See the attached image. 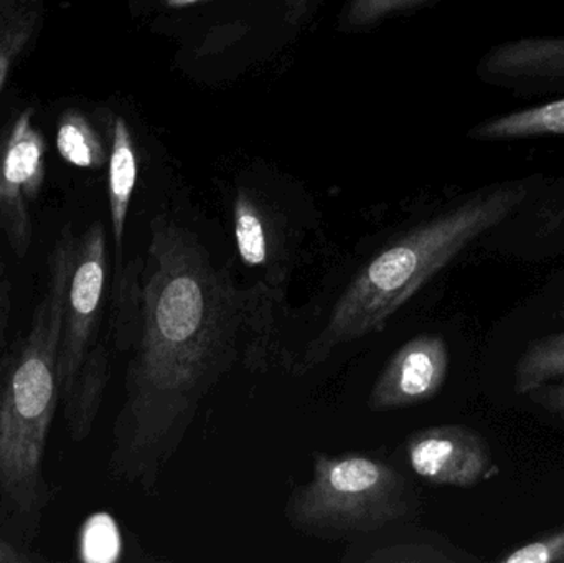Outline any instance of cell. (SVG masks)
Returning <instances> with one entry per match:
<instances>
[{"label":"cell","instance_id":"1","mask_svg":"<svg viewBox=\"0 0 564 563\" xmlns=\"http://www.w3.org/2000/svg\"><path fill=\"white\" fill-rule=\"evenodd\" d=\"M270 291L238 286L200 238L159 215L142 258L116 273L112 344L129 354L108 472L149 492L241 354L264 357Z\"/></svg>","mask_w":564,"mask_h":563},{"label":"cell","instance_id":"2","mask_svg":"<svg viewBox=\"0 0 564 563\" xmlns=\"http://www.w3.org/2000/svg\"><path fill=\"white\" fill-rule=\"evenodd\" d=\"M543 178L536 174L480 188L373 255L345 288L321 333L305 347L295 372H308L338 347L383 331L397 311L454 258L509 221Z\"/></svg>","mask_w":564,"mask_h":563},{"label":"cell","instance_id":"3","mask_svg":"<svg viewBox=\"0 0 564 563\" xmlns=\"http://www.w3.org/2000/svg\"><path fill=\"white\" fill-rule=\"evenodd\" d=\"M76 235L65 228L48 257V280L29 331L0 360V499L12 518L35 524L52 501L43 473L59 403L58 354Z\"/></svg>","mask_w":564,"mask_h":563},{"label":"cell","instance_id":"4","mask_svg":"<svg viewBox=\"0 0 564 563\" xmlns=\"http://www.w3.org/2000/svg\"><path fill=\"white\" fill-rule=\"evenodd\" d=\"M417 512V496L403 473L365 455H317L307 485L292 492L285 518L321 539L371 534Z\"/></svg>","mask_w":564,"mask_h":563},{"label":"cell","instance_id":"5","mask_svg":"<svg viewBox=\"0 0 564 563\" xmlns=\"http://www.w3.org/2000/svg\"><path fill=\"white\" fill-rule=\"evenodd\" d=\"M106 281L108 240L101 221H96L76 237L59 337V402L68 396L79 370L89 359L109 349L99 337L105 317Z\"/></svg>","mask_w":564,"mask_h":563},{"label":"cell","instance_id":"6","mask_svg":"<svg viewBox=\"0 0 564 563\" xmlns=\"http://www.w3.org/2000/svg\"><path fill=\"white\" fill-rule=\"evenodd\" d=\"M43 158L45 142L33 128L32 111H23L0 154V234L19 258H25L32 245L30 205L42 191Z\"/></svg>","mask_w":564,"mask_h":563},{"label":"cell","instance_id":"7","mask_svg":"<svg viewBox=\"0 0 564 563\" xmlns=\"http://www.w3.org/2000/svg\"><path fill=\"white\" fill-rule=\"evenodd\" d=\"M477 76L516 98H563L564 33L497 43L477 63Z\"/></svg>","mask_w":564,"mask_h":563},{"label":"cell","instance_id":"8","mask_svg":"<svg viewBox=\"0 0 564 563\" xmlns=\"http://www.w3.org/2000/svg\"><path fill=\"white\" fill-rule=\"evenodd\" d=\"M411 469L424 481L449 488H476L499 473L489 442L464 425L430 426L406 442Z\"/></svg>","mask_w":564,"mask_h":563},{"label":"cell","instance_id":"9","mask_svg":"<svg viewBox=\"0 0 564 563\" xmlns=\"http://www.w3.org/2000/svg\"><path fill=\"white\" fill-rule=\"evenodd\" d=\"M447 373L446 340L436 334L413 337L397 350L378 376L368 397V409L391 412L427 402L443 389Z\"/></svg>","mask_w":564,"mask_h":563},{"label":"cell","instance_id":"10","mask_svg":"<svg viewBox=\"0 0 564 563\" xmlns=\"http://www.w3.org/2000/svg\"><path fill=\"white\" fill-rule=\"evenodd\" d=\"M467 138L480 142L556 139L564 145V96L542 105L484 119L467 132Z\"/></svg>","mask_w":564,"mask_h":563},{"label":"cell","instance_id":"11","mask_svg":"<svg viewBox=\"0 0 564 563\" xmlns=\"http://www.w3.org/2000/svg\"><path fill=\"white\" fill-rule=\"evenodd\" d=\"M135 178H138V159H135L131 132L124 119L118 118L115 121L111 155H109V210H111L118 271L122 268V241H124L126 220H128L129 205L134 194Z\"/></svg>","mask_w":564,"mask_h":563},{"label":"cell","instance_id":"12","mask_svg":"<svg viewBox=\"0 0 564 563\" xmlns=\"http://www.w3.org/2000/svg\"><path fill=\"white\" fill-rule=\"evenodd\" d=\"M235 240L241 261L250 268H264L268 273V286L278 288L282 273L280 264L282 253L271 235L270 224L264 220L247 192H240L234 207Z\"/></svg>","mask_w":564,"mask_h":563},{"label":"cell","instance_id":"13","mask_svg":"<svg viewBox=\"0 0 564 563\" xmlns=\"http://www.w3.org/2000/svg\"><path fill=\"white\" fill-rule=\"evenodd\" d=\"M564 377V331L533 340L513 370V392L527 396L543 383Z\"/></svg>","mask_w":564,"mask_h":563},{"label":"cell","instance_id":"14","mask_svg":"<svg viewBox=\"0 0 564 563\" xmlns=\"http://www.w3.org/2000/svg\"><path fill=\"white\" fill-rule=\"evenodd\" d=\"M59 155L69 164L83 169H98L105 164L106 152L101 139L78 112L63 116L56 136Z\"/></svg>","mask_w":564,"mask_h":563},{"label":"cell","instance_id":"15","mask_svg":"<svg viewBox=\"0 0 564 563\" xmlns=\"http://www.w3.org/2000/svg\"><path fill=\"white\" fill-rule=\"evenodd\" d=\"M36 22H39L36 10L25 9V7L0 13V91L13 63L32 39Z\"/></svg>","mask_w":564,"mask_h":563},{"label":"cell","instance_id":"16","mask_svg":"<svg viewBox=\"0 0 564 563\" xmlns=\"http://www.w3.org/2000/svg\"><path fill=\"white\" fill-rule=\"evenodd\" d=\"M433 2L434 0H350V6L344 13V25L350 30L365 29L391 13L406 12Z\"/></svg>","mask_w":564,"mask_h":563},{"label":"cell","instance_id":"17","mask_svg":"<svg viewBox=\"0 0 564 563\" xmlns=\"http://www.w3.org/2000/svg\"><path fill=\"white\" fill-rule=\"evenodd\" d=\"M503 563H558L564 562V528L543 535L500 559Z\"/></svg>","mask_w":564,"mask_h":563},{"label":"cell","instance_id":"18","mask_svg":"<svg viewBox=\"0 0 564 563\" xmlns=\"http://www.w3.org/2000/svg\"><path fill=\"white\" fill-rule=\"evenodd\" d=\"M530 400L536 405L542 407L550 415L564 422V377L552 380L536 387L532 392L527 393Z\"/></svg>","mask_w":564,"mask_h":563},{"label":"cell","instance_id":"19","mask_svg":"<svg viewBox=\"0 0 564 563\" xmlns=\"http://www.w3.org/2000/svg\"><path fill=\"white\" fill-rule=\"evenodd\" d=\"M10 306V284L7 280L6 264H3L2 255H0V353L6 347L7 327H9Z\"/></svg>","mask_w":564,"mask_h":563},{"label":"cell","instance_id":"20","mask_svg":"<svg viewBox=\"0 0 564 563\" xmlns=\"http://www.w3.org/2000/svg\"><path fill=\"white\" fill-rule=\"evenodd\" d=\"M43 561L45 559L40 557V555L22 551V549L15 548V545L0 538V563H35Z\"/></svg>","mask_w":564,"mask_h":563},{"label":"cell","instance_id":"21","mask_svg":"<svg viewBox=\"0 0 564 563\" xmlns=\"http://www.w3.org/2000/svg\"><path fill=\"white\" fill-rule=\"evenodd\" d=\"M29 2H33V0H0V13L20 9V7H25V3Z\"/></svg>","mask_w":564,"mask_h":563},{"label":"cell","instance_id":"22","mask_svg":"<svg viewBox=\"0 0 564 563\" xmlns=\"http://www.w3.org/2000/svg\"><path fill=\"white\" fill-rule=\"evenodd\" d=\"M167 6L181 9V7L194 6V3L204 2V0H164Z\"/></svg>","mask_w":564,"mask_h":563}]
</instances>
